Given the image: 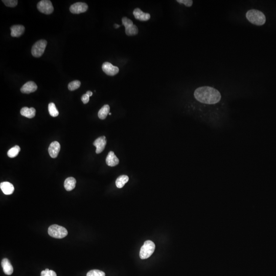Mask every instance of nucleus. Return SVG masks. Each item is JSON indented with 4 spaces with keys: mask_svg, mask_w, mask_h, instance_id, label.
Wrapping results in <instances>:
<instances>
[{
    "mask_svg": "<svg viewBox=\"0 0 276 276\" xmlns=\"http://www.w3.org/2000/svg\"><path fill=\"white\" fill-rule=\"evenodd\" d=\"M47 45V42L45 40H41L36 42L31 49L32 55L35 58L40 57L44 53Z\"/></svg>",
    "mask_w": 276,
    "mask_h": 276,
    "instance_id": "nucleus-5",
    "label": "nucleus"
},
{
    "mask_svg": "<svg viewBox=\"0 0 276 276\" xmlns=\"http://www.w3.org/2000/svg\"><path fill=\"white\" fill-rule=\"evenodd\" d=\"M133 15L136 19L141 21H147L150 19V15L148 13L143 12L140 8H136L133 11Z\"/></svg>",
    "mask_w": 276,
    "mask_h": 276,
    "instance_id": "nucleus-13",
    "label": "nucleus"
},
{
    "mask_svg": "<svg viewBox=\"0 0 276 276\" xmlns=\"http://www.w3.org/2000/svg\"><path fill=\"white\" fill-rule=\"evenodd\" d=\"M102 70L106 74L109 76H114L118 73L119 69L117 67L114 66L110 62H104L102 66Z\"/></svg>",
    "mask_w": 276,
    "mask_h": 276,
    "instance_id": "nucleus-9",
    "label": "nucleus"
},
{
    "mask_svg": "<svg viewBox=\"0 0 276 276\" xmlns=\"http://www.w3.org/2000/svg\"><path fill=\"white\" fill-rule=\"evenodd\" d=\"M107 140L105 136H102L96 139L93 143V145L96 147V153L99 154L102 152L106 147Z\"/></svg>",
    "mask_w": 276,
    "mask_h": 276,
    "instance_id": "nucleus-10",
    "label": "nucleus"
},
{
    "mask_svg": "<svg viewBox=\"0 0 276 276\" xmlns=\"http://www.w3.org/2000/svg\"><path fill=\"white\" fill-rule=\"evenodd\" d=\"M114 26H115V28H119V27H120V25H117V24H115Z\"/></svg>",
    "mask_w": 276,
    "mask_h": 276,
    "instance_id": "nucleus-31",
    "label": "nucleus"
},
{
    "mask_svg": "<svg viewBox=\"0 0 276 276\" xmlns=\"http://www.w3.org/2000/svg\"><path fill=\"white\" fill-rule=\"evenodd\" d=\"M89 100V96L86 94L83 95L82 97V101L84 104L88 103Z\"/></svg>",
    "mask_w": 276,
    "mask_h": 276,
    "instance_id": "nucleus-29",
    "label": "nucleus"
},
{
    "mask_svg": "<svg viewBox=\"0 0 276 276\" xmlns=\"http://www.w3.org/2000/svg\"><path fill=\"white\" fill-rule=\"evenodd\" d=\"M20 150H21V148H20V147L19 146H15L12 147L9 150H8V152H7V155L10 158H15V157L19 155V153L20 152Z\"/></svg>",
    "mask_w": 276,
    "mask_h": 276,
    "instance_id": "nucleus-23",
    "label": "nucleus"
},
{
    "mask_svg": "<svg viewBox=\"0 0 276 276\" xmlns=\"http://www.w3.org/2000/svg\"><path fill=\"white\" fill-rule=\"evenodd\" d=\"M61 149V145L58 141L52 142L50 145L48 152L52 158H56Z\"/></svg>",
    "mask_w": 276,
    "mask_h": 276,
    "instance_id": "nucleus-11",
    "label": "nucleus"
},
{
    "mask_svg": "<svg viewBox=\"0 0 276 276\" xmlns=\"http://www.w3.org/2000/svg\"><path fill=\"white\" fill-rule=\"evenodd\" d=\"M246 19L249 22L255 25H264L266 22V16L262 11L252 9L247 10L246 13Z\"/></svg>",
    "mask_w": 276,
    "mask_h": 276,
    "instance_id": "nucleus-2",
    "label": "nucleus"
},
{
    "mask_svg": "<svg viewBox=\"0 0 276 276\" xmlns=\"http://www.w3.org/2000/svg\"><path fill=\"white\" fill-rule=\"evenodd\" d=\"M112 115V114L110 113H109V115Z\"/></svg>",
    "mask_w": 276,
    "mask_h": 276,
    "instance_id": "nucleus-32",
    "label": "nucleus"
},
{
    "mask_svg": "<svg viewBox=\"0 0 276 276\" xmlns=\"http://www.w3.org/2000/svg\"><path fill=\"white\" fill-rule=\"evenodd\" d=\"M37 7L40 12L46 15H50L54 11L52 4L49 0H42L38 2Z\"/></svg>",
    "mask_w": 276,
    "mask_h": 276,
    "instance_id": "nucleus-7",
    "label": "nucleus"
},
{
    "mask_svg": "<svg viewBox=\"0 0 276 276\" xmlns=\"http://www.w3.org/2000/svg\"><path fill=\"white\" fill-rule=\"evenodd\" d=\"M119 163V160L113 152H110L106 158V163L108 166L114 167Z\"/></svg>",
    "mask_w": 276,
    "mask_h": 276,
    "instance_id": "nucleus-14",
    "label": "nucleus"
},
{
    "mask_svg": "<svg viewBox=\"0 0 276 276\" xmlns=\"http://www.w3.org/2000/svg\"><path fill=\"white\" fill-rule=\"evenodd\" d=\"M36 110L33 107L28 108L27 107H23L21 109V114L23 116L25 117L28 118H32L35 116Z\"/></svg>",
    "mask_w": 276,
    "mask_h": 276,
    "instance_id": "nucleus-18",
    "label": "nucleus"
},
{
    "mask_svg": "<svg viewBox=\"0 0 276 276\" xmlns=\"http://www.w3.org/2000/svg\"><path fill=\"white\" fill-rule=\"evenodd\" d=\"M41 276H57L56 274L54 271L52 270H49V269H46L45 271H43L41 272Z\"/></svg>",
    "mask_w": 276,
    "mask_h": 276,
    "instance_id": "nucleus-27",
    "label": "nucleus"
},
{
    "mask_svg": "<svg viewBox=\"0 0 276 276\" xmlns=\"http://www.w3.org/2000/svg\"><path fill=\"white\" fill-rule=\"evenodd\" d=\"M2 267L3 269V271L5 274L7 275H11L13 272V268L12 265H11L10 262L8 259L4 258L2 260L1 262Z\"/></svg>",
    "mask_w": 276,
    "mask_h": 276,
    "instance_id": "nucleus-17",
    "label": "nucleus"
},
{
    "mask_svg": "<svg viewBox=\"0 0 276 276\" xmlns=\"http://www.w3.org/2000/svg\"><path fill=\"white\" fill-rule=\"evenodd\" d=\"M25 27L21 25H13L10 28L11 35L12 37H19L24 33Z\"/></svg>",
    "mask_w": 276,
    "mask_h": 276,
    "instance_id": "nucleus-16",
    "label": "nucleus"
},
{
    "mask_svg": "<svg viewBox=\"0 0 276 276\" xmlns=\"http://www.w3.org/2000/svg\"><path fill=\"white\" fill-rule=\"evenodd\" d=\"M48 110H49V112L50 115H51V116L53 117H56L58 116V115H59L58 110V109L56 108L55 104L53 102H51V103H50L49 104Z\"/></svg>",
    "mask_w": 276,
    "mask_h": 276,
    "instance_id": "nucleus-22",
    "label": "nucleus"
},
{
    "mask_svg": "<svg viewBox=\"0 0 276 276\" xmlns=\"http://www.w3.org/2000/svg\"><path fill=\"white\" fill-rule=\"evenodd\" d=\"M2 2L5 4L7 7H15L18 5V1L17 0H3Z\"/></svg>",
    "mask_w": 276,
    "mask_h": 276,
    "instance_id": "nucleus-26",
    "label": "nucleus"
},
{
    "mask_svg": "<svg viewBox=\"0 0 276 276\" xmlns=\"http://www.w3.org/2000/svg\"><path fill=\"white\" fill-rule=\"evenodd\" d=\"M37 89V86L33 82H27L21 88V92L24 94H30L34 92Z\"/></svg>",
    "mask_w": 276,
    "mask_h": 276,
    "instance_id": "nucleus-12",
    "label": "nucleus"
},
{
    "mask_svg": "<svg viewBox=\"0 0 276 276\" xmlns=\"http://www.w3.org/2000/svg\"><path fill=\"white\" fill-rule=\"evenodd\" d=\"M81 86V82L79 80H74L71 82L68 85V89L70 91H74L77 89Z\"/></svg>",
    "mask_w": 276,
    "mask_h": 276,
    "instance_id": "nucleus-24",
    "label": "nucleus"
},
{
    "mask_svg": "<svg viewBox=\"0 0 276 276\" xmlns=\"http://www.w3.org/2000/svg\"><path fill=\"white\" fill-rule=\"evenodd\" d=\"M86 94L88 95L89 97L92 96L93 95V93L91 92V91H87L86 93Z\"/></svg>",
    "mask_w": 276,
    "mask_h": 276,
    "instance_id": "nucleus-30",
    "label": "nucleus"
},
{
    "mask_svg": "<svg viewBox=\"0 0 276 276\" xmlns=\"http://www.w3.org/2000/svg\"><path fill=\"white\" fill-rule=\"evenodd\" d=\"M122 24L124 26L125 33L128 36H134L138 33V28L133 24V21L126 17L122 19Z\"/></svg>",
    "mask_w": 276,
    "mask_h": 276,
    "instance_id": "nucleus-6",
    "label": "nucleus"
},
{
    "mask_svg": "<svg viewBox=\"0 0 276 276\" xmlns=\"http://www.w3.org/2000/svg\"><path fill=\"white\" fill-rule=\"evenodd\" d=\"M88 9V6L86 3L77 2L71 6L70 11L73 14H80L86 12Z\"/></svg>",
    "mask_w": 276,
    "mask_h": 276,
    "instance_id": "nucleus-8",
    "label": "nucleus"
},
{
    "mask_svg": "<svg viewBox=\"0 0 276 276\" xmlns=\"http://www.w3.org/2000/svg\"><path fill=\"white\" fill-rule=\"evenodd\" d=\"M76 180L73 177H69L66 179L64 183V187L68 191H72L75 188Z\"/></svg>",
    "mask_w": 276,
    "mask_h": 276,
    "instance_id": "nucleus-19",
    "label": "nucleus"
},
{
    "mask_svg": "<svg viewBox=\"0 0 276 276\" xmlns=\"http://www.w3.org/2000/svg\"><path fill=\"white\" fill-rule=\"evenodd\" d=\"M129 180V177L126 175L120 176L116 180V185L118 188H122Z\"/></svg>",
    "mask_w": 276,
    "mask_h": 276,
    "instance_id": "nucleus-21",
    "label": "nucleus"
},
{
    "mask_svg": "<svg viewBox=\"0 0 276 276\" xmlns=\"http://www.w3.org/2000/svg\"><path fill=\"white\" fill-rule=\"evenodd\" d=\"M195 99L201 103L207 106H215L222 100V94L217 89L210 86L197 88L194 92Z\"/></svg>",
    "mask_w": 276,
    "mask_h": 276,
    "instance_id": "nucleus-1",
    "label": "nucleus"
},
{
    "mask_svg": "<svg viewBox=\"0 0 276 276\" xmlns=\"http://www.w3.org/2000/svg\"><path fill=\"white\" fill-rule=\"evenodd\" d=\"M176 2L180 4H183L186 7H191L193 4V1L192 0H177Z\"/></svg>",
    "mask_w": 276,
    "mask_h": 276,
    "instance_id": "nucleus-28",
    "label": "nucleus"
},
{
    "mask_svg": "<svg viewBox=\"0 0 276 276\" xmlns=\"http://www.w3.org/2000/svg\"><path fill=\"white\" fill-rule=\"evenodd\" d=\"M110 107L108 104H106L102 107V108L99 110L98 116L100 119L104 120L105 119L107 115L110 113Z\"/></svg>",
    "mask_w": 276,
    "mask_h": 276,
    "instance_id": "nucleus-20",
    "label": "nucleus"
},
{
    "mask_svg": "<svg viewBox=\"0 0 276 276\" xmlns=\"http://www.w3.org/2000/svg\"><path fill=\"white\" fill-rule=\"evenodd\" d=\"M86 276H106V274L100 270H93L89 271Z\"/></svg>",
    "mask_w": 276,
    "mask_h": 276,
    "instance_id": "nucleus-25",
    "label": "nucleus"
},
{
    "mask_svg": "<svg viewBox=\"0 0 276 276\" xmlns=\"http://www.w3.org/2000/svg\"><path fill=\"white\" fill-rule=\"evenodd\" d=\"M155 248L154 243L151 240L146 241L141 248L140 257L141 259L148 258L153 254Z\"/></svg>",
    "mask_w": 276,
    "mask_h": 276,
    "instance_id": "nucleus-4",
    "label": "nucleus"
},
{
    "mask_svg": "<svg viewBox=\"0 0 276 276\" xmlns=\"http://www.w3.org/2000/svg\"><path fill=\"white\" fill-rule=\"evenodd\" d=\"M0 188L5 194L10 195L12 194L15 190V187L12 183L9 182H5L0 184Z\"/></svg>",
    "mask_w": 276,
    "mask_h": 276,
    "instance_id": "nucleus-15",
    "label": "nucleus"
},
{
    "mask_svg": "<svg viewBox=\"0 0 276 276\" xmlns=\"http://www.w3.org/2000/svg\"><path fill=\"white\" fill-rule=\"evenodd\" d=\"M48 234L53 238L61 239L67 236L68 233L65 228L58 225H53L48 229Z\"/></svg>",
    "mask_w": 276,
    "mask_h": 276,
    "instance_id": "nucleus-3",
    "label": "nucleus"
}]
</instances>
